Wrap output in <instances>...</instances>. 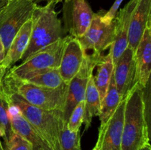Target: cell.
Returning <instances> with one entry per match:
<instances>
[{
  "mask_svg": "<svg viewBox=\"0 0 151 150\" xmlns=\"http://www.w3.org/2000/svg\"><path fill=\"white\" fill-rule=\"evenodd\" d=\"M149 144L144 90L135 88L125 101L121 150H139Z\"/></svg>",
  "mask_w": 151,
  "mask_h": 150,
  "instance_id": "obj_1",
  "label": "cell"
},
{
  "mask_svg": "<svg viewBox=\"0 0 151 150\" xmlns=\"http://www.w3.org/2000/svg\"><path fill=\"white\" fill-rule=\"evenodd\" d=\"M3 98L16 105L26 120L47 140L53 150H60V136L63 126V115L60 110H45L27 102L19 95L1 86Z\"/></svg>",
  "mask_w": 151,
  "mask_h": 150,
  "instance_id": "obj_2",
  "label": "cell"
},
{
  "mask_svg": "<svg viewBox=\"0 0 151 150\" xmlns=\"http://www.w3.org/2000/svg\"><path fill=\"white\" fill-rule=\"evenodd\" d=\"M56 4L47 3L44 6L37 4L31 16L32 29L29 45L22 57L26 60L38 50L63 38L66 35L63 24L55 10Z\"/></svg>",
  "mask_w": 151,
  "mask_h": 150,
  "instance_id": "obj_3",
  "label": "cell"
},
{
  "mask_svg": "<svg viewBox=\"0 0 151 150\" xmlns=\"http://www.w3.org/2000/svg\"><path fill=\"white\" fill-rule=\"evenodd\" d=\"M4 89L15 93L32 105L45 110L63 111L68 84L56 89L42 88L24 82L7 71L1 85Z\"/></svg>",
  "mask_w": 151,
  "mask_h": 150,
  "instance_id": "obj_4",
  "label": "cell"
},
{
  "mask_svg": "<svg viewBox=\"0 0 151 150\" xmlns=\"http://www.w3.org/2000/svg\"><path fill=\"white\" fill-rule=\"evenodd\" d=\"M36 5L31 0H0V38L6 52L21 27L31 19Z\"/></svg>",
  "mask_w": 151,
  "mask_h": 150,
  "instance_id": "obj_5",
  "label": "cell"
},
{
  "mask_svg": "<svg viewBox=\"0 0 151 150\" xmlns=\"http://www.w3.org/2000/svg\"><path fill=\"white\" fill-rule=\"evenodd\" d=\"M69 35L47 46L32 54L20 65L15 66L7 71L16 77H20L24 74L32 71L48 69H58L61 60L65 43Z\"/></svg>",
  "mask_w": 151,
  "mask_h": 150,
  "instance_id": "obj_6",
  "label": "cell"
},
{
  "mask_svg": "<svg viewBox=\"0 0 151 150\" xmlns=\"http://www.w3.org/2000/svg\"><path fill=\"white\" fill-rule=\"evenodd\" d=\"M102 55V54H101ZM100 55L92 53L86 54L78 73L68 83V91L62 115L64 123H67L73 109L81 101L85 100L86 90L88 78L94 72Z\"/></svg>",
  "mask_w": 151,
  "mask_h": 150,
  "instance_id": "obj_7",
  "label": "cell"
},
{
  "mask_svg": "<svg viewBox=\"0 0 151 150\" xmlns=\"http://www.w3.org/2000/svg\"><path fill=\"white\" fill-rule=\"evenodd\" d=\"M103 10L94 13L91 23L86 32L78 41L86 51L92 50L93 53L101 55L107 49L110 48L114 39V19L111 23L104 21L102 18Z\"/></svg>",
  "mask_w": 151,
  "mask_h": 150,
  "instance_id": "obj_8",
  "label": "cell"
},
{
  "mask_svg": "<svg viewBox=\"0 0 151 150\" xmlns=\"http://www.w3.org/2000/svg\"><path fill=\"white\" fill-rule=\"evenodd\" d=\"M62 11L65 32L76 38L86 32L95 13L86 0L64 1Z\"/></svg>",
  "mask_w": 151,
  "mask_h": 150,
  "instance_id": "obj_9",
  "label": "cell"
},
{
  "mask_svg": "<svg viewBox=\"0 0 151 150\" xmlns=\"http://www.w3.org/2000/svg\"><path fill=\"white\" fill-rule=\"evenodd\" d=\"M125 101L122 100L106 124L100 126L94 150H121Z\"/></svg>",
  "mask_w": 151,
  "mask_h": 150,
  "instance_id": "obj_10",
  "label": "cell"
},
{
  "mask_svg": "<svg viewBox=\"0 0 151 150\" xmlns=\"http://www.w3.org/2000/svg\"><path fill=\"white\" fill-rule=\"evenodd\" d=\"M113 76L121 99H125L136 84L135 52L130 47H127L114 65Z\"/></svg>",
  "mask_w": 151,
  "mask_h": 150,
  "instance_id": "obj_11",
  "label": "cell"
},
{
  "mask_svg": "<svg viewBox=\"0 0 151 150\" xmlns=\"http://www.w3.org/2000/svg\"><path fill=\"white\" fill-rule=\"evenodd\" d=\"M86 54L78 38L69 35L63 47L58 68L60 76L65 83H69L78 73Z\"/></svg>",
  "mask_w": 151,
  "mask_h": 150,
  "instance_id": "obj_12",
  "label": "cell"
},
{
  "mask_svg": "<svg viewBox=\"0 0 151 150\" xmlns=\"http://www.w3.org/2000/svg\"><path fill=\"white\" fill-rule=\"evenodd\" d=\"M5 101L13 130L29 141L33 150H53L47 140L26 120L19 109L10 101L7 100Z\"/></svg>",
  "mask_w": 151,
  "mask_h": 150,
  "instance_id": "obj_13",
  "label": "cell"
},
{
  "mask_svg": "<svg viewBox=\"0 0 151 150\" xmlns=\"http://www.w3.org/2000/svg\"><path fill=\"white\" fill-rule=\"evenodd\" d=\"M136 1L137 0H130L121 10H118L114 19V39L109 51L114 65L128 46L130 21Z\"/></svg>",
  "mask_w": 151,
  "mask_h": 150,
  "instance_id": "obj_14",
  "label": "cell"
},
{
  "mask_svg": "<svg viewBox=\"0 0 151 150\" xmlns=\"http://www.w3.org/2000/svg\"><path fill=\"white\" fill-rule=\"evenodd\" d=\"M135 88L145 89L151 71V22L148 23L135 51Z\"/></svg>",
  "mask_w": 151,
  "mask_h": 150,
  "instance_id": "obj_15",
  "label": "cell"
},
{
  "mask_svg": "<svg viewBox=\"0 0 151 150\" xmlns=\"http://www.w3.org/2000/svg\"><path fill=\"white\" fill-rule=\"evenodd\" d=\"M151 22V0H137L131 14L128 47L135 52L148 23Z\"/></svg>",
  "mask_w": 151,
  "mask_h": 150,
  "instance_id": "obj_16",
  "label": "cell"
},
{
  "mask_svg": "<svg viewBox=\"0 0 151 150\" xmlns=\"http://www.w3.org/2000/svg\"><path fill=\"white\" fill-rule=\"evenodd\" d=\"M32 21L31 19L27 21L21 27L19 32L12 41L8 50L6 52L5 57L0 65L8 70L12 65L21 60L29 45L30 40Z\"/></svg>",
  "mask_w": 151,
  "mask_h": 150,
  "instance_id": "obj_17",
  "label": "cell"
},
{
  "mask_svg": "<svg viewBox=\"0 0 151 150\" xmlns=\"http://www.w3.org/2000/svg\"><path fill=\"white\" fill-rule=\"evenodd\" d=\"M17 78L32 85L50 89L60 88L66 84L60 76L58 69L32 71Z\"/></svg>",
  "mask_w": 151,
  "mask_h": 150,
  "instance_id": "obj_18",
  "label": "cell"
},
{
  "mask_svg": "<svg viewBox=\"0 0 151 150\" xmlns=\"http://www.w3.org/2000/svg\"><path fill=\"white\" fill-rule=\"evenodd\" d=\"M85 110H84L83 123L85 131L90 127L92 119L99 116L101 108V100L98 90L94 80V74H91L87 83L85 95Z\"/></svg>",
  "mask_w": 151,
  "mask_h": 150,
  "instance_id": "obj_19",
  "label": "cell"
},
{
  "mask_svg": "<svg viewBox=\"0 0 151 150\" xmlns=\"http://www.w3.org/2000/svg\"><path fill=\"white\" fill-rule=\"evenodd\" d=\"M96 67L97 74L94 76V80L102 102L107 93L114 68L111 53L109 52L106 55H100Z\"/></svg>",
  "mask_w": 151,
  "mask_h": 150,
  "instance_id": "obj_20",
  "label": "cell"
},
{
  "mask_svg": "<svg viewBox=\"0 0 151 150\" xmlns=\"http://www.w3.org/2000/svg\"><path fill=\"white\" fill-rule=\"evenodd\" d=\"M121 101L122 99L116 89L114 76L112 75L107 93L101 102L100 113L99 115L100 126L106 124L109 119L113 116Z\"/></svg>",
  "mask_w": 151,
  "mask_h": 150,
  "instance_id": "obj_21",
  "label": "cell"
},
{
  "mask_svg": "<svg viewBox=\"0 0 151 150\" xmlns=\"http://www.w3.org/2000/svg\"><path fill=\"white\" fill-rule=\"evenodd\" d=\"M60 150H81L80 131L71 132L67 123L63 124L60 136Z\"/></svg>",
  "mask_w": 151,
  "mask_h": 150,
  "instance_id": "obj_22",
  "label": "cell"
},
{
  "mask_svg": "<svg viewBox=\"0 0 151 150\" xmlns=\"http://www.w3.org/2000/svg\"><path fill=\"white\" fill-rule=\"evenodd\" d=\"M84 110L85 101H82L72 111L67 122V127L71 132L80 131V128L83 123Z\"/></svg>",
  "mask_w": 151,
  "mask_h": 150,
  "instance_id": "obj_23",
  "label": "cell"
},
{
  "mask_svg": "<svg viewBox=\"0 0 151 150\" xmlns=\"http://www.w3.org/2000/svg\"><path fill=\"white\" fill-rule=\"evenodd\" d=\"M0 126L4 131V141L14 133L15 131L12 127L11 122L7 113V105L5 100L0 92Z\"/></svg>",
  "mask_w": 151,
  "mask_h": 150,
  "instance_id": "obj_24",
  "label": "cell"
},
{
  "mask_svg": "<svg viewBox=\"0 0 151 150\" xmlns=\"http://www.w3.org/2000/svg\"><path fill=\"white\" fill-rule=\"evenodd\" d=\"M4 150H33L29 141L16 132L4 141Z\"/></svg>",
  "mask_w": 151,
  "mask_h": 150,
  "instance_id": "obj_25",
  "label": "cell"
},
{
  "mask_svg": "<svg viewBox=\"0 0 151 150\" xmlns=\"http://www.w3.org/2000/svg\"><path fill=\"white\" fill-rule=\"evenodd\" d=\"M123 1L124 0H115L114 4H112L111 8L108 11H103L102 18H103L104 21L107 22V23H111V22L113 21L114 19L116 17V15L117 13L118 10H119L121 4Z\"/></svg>",
  "mask_w": 151,
  "mask_h": 150,
  "instance_id": "obj_26",
  "label": "cell"
},
{
  "mask_svg": "<svg viewBox=\"0 0 151 150\" xmlns=\"http://www.w3.org/2000/svg\"><path fill=\"white\" fill-rule=\"evenodd\" d=\"M5 49H4V44H3L2 41H1V38H0V64H1V62L4 60V57H5Z\"/></svg>",
  "mask_w": 151,
  "mask_h": 150,
  "instance_id": "obj_27",
  "label": "cell"
},
{
  "mask_svg": "<svg viewBox=\"0 0 151 150\" xmlns=\"http://www.w3.org/2000/svg\"><path fill=\"white\" fill-rule=\"evenodd\" d=\"M7 71V69H4L1 65H0V88H1V85H2L3 79H4V76L5 75Z\"/></svg>",
  "mask_w": 151,
  "mask_h": 150,
  "instance_id": "obj_28",
  "label": "cell"
},
{
  "mask_svg": "<svg viewBox=\"0 0 151 150\" xmlns=\"http://www.w3.org/2000/svg\"><path fill=\"white\" fill-rule=\"evenodd\" d=\"M31 1H32L33 2H35V3H36V4L38 2H40V1H47V3L53 2L56 4H57L58 3L60 2V1H59V0H31Z\"/></svg>",
  "mask_w": 151,
  "mask_h": 150,
  "instance_id": "obj_29",
  "label": "cell"
},
{
  "mask_svg": "<svg viewBox=\"0 0 151 150\" xmlns=\"http://www.w3.org/2000/svg\"><path fill=\"white\" fill-rule=\"evenodd\" d=\"M139 150H151V146H150V144H147V145L144 146L142 148L140 149Z\"/></svg>",
  "mask_w": 151,
  "mask_h": 150,
  "instance_id": "obj_30",
  "label": "cell"
},
{
  "mask_svg": "<svg viewBox=\"0 0 151 150\" xmlns=\"http://www.w3.org/2000/svg\"><path fill=\"white\" fill-rule=\"evenodd\" d=\"M4 131L2 130V129H1V126H0V138H3V137H4Z\"/></svg>",
  "mask_w": 151,
  "mask_h": 150,
  "instance_id": "obj_31",
  "label": "cell"
},
{
  "mask_svg": "<svg viewBox=\"0 0 151 150\" xmlns=\"http://www.w3.org/2000/svg\"><path fill=\"white\" fill-rule=\"evenodd\" d=\"M0 150H4V147H3V146L1 145V141H0Z\"/></svg>",
  "mask_w": 151,
  "mask_h": 150,
  "instance_id": "obj_32",
  "label": "cell"
},
{
  "mask_svg": "<svg viewBox=\"0 0 151 150\" xmlns=\"http://www.w3.org/2000/svg\"><path fill=\"white\" fill-rule=\"evenodd\" d=\"M67 1V0H60V1Z\"/></svg>",
  "mask_w": 151,
  "mask_h": 150,
  "instance_id": "obj_33",
  "label": "cell"
},
{
  "mask_svg": "<svg viewBox=\"0 0 151 150\" xmlns=\"http://www.w3.org/2000/svg\"><path fill=\"white\" fill-rule=\"evenodd\" d=\"M92 150H94V149H92Z\"/></svg>",
  "mask_w": 151,
  "mask_h": 150,
  "instance_id": "obj_34",
  "label": "cell"
},
{
  "mask_svg": "<svg viewBox=\"0 0 151 150\" xmlns=\"http://www.w3.org/2000/svg\"><path fill=\"white\" fill-rule=\"evenodd\" d=\"M59 1H60V0H59Z\"/></svg>",
  "mask_w": 151,
  "mask_h": 150,
  "instance_id": "obj_35",
  "label": "cell"
}]
</instances>
